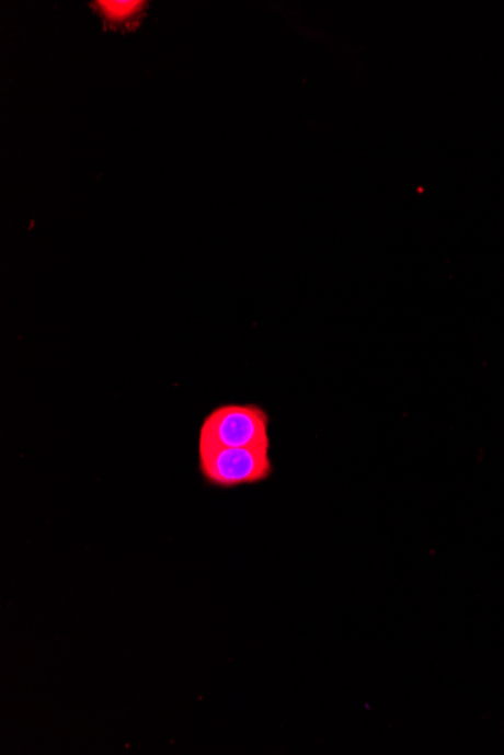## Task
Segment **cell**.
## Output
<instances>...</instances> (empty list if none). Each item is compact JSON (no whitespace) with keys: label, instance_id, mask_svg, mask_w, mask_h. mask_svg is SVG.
<instances>
[{"label":"cell","instance_id":"3957f363","mask_svg":"<svg viewBox=\"0 0 504 755\" xmlns=\"http://www.w3.org/2000/svg\"><path fill=\"white\" fill-rule=\"evenodd\" d=\"M138 2H103L105 13L112 19H126L138 8Z\"/></svg>","mask_w":504,"mask_h":755},{"label":"cell","instance_id":"7a4b0ae2","mask_svg":"<svg viewBox=\"0 0 504 755\" xmlns=\"http://www.w3.org/2000/svg\"><path fill=\"white\" fill-rule=\"evenodd\" d=\"M204 480L219 489L262 483L274 472L270 449L198 447Z\"/></svg>","mask_w":504,"mask_h":755},{"label":"cell","instance_id":"6da1fadb","mask_svg":"<svg viewBox=\"0 0 504 755\" xmlns=\"http://www.w3.org/2000/svg\"><path fill=\"white\" fill-rule=\"evenodd\" d=\"M198 447L270 449V416L255 404L218 405L204 417Z\"/></svg>","mask_w":504,"mask_h":755}]
</instances>
